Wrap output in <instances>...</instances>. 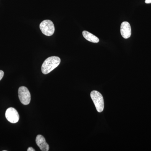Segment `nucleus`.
<instances>
[{
  "mask_svg": "<svg viewBox=\"0 0 151 151\" xmlns=\"http://www.w3.org/2000/svg\"><path fill=\"white\" fill-rule=\"evenodd\" d=\"M90 96L97 111L99 113L103 112L104 108V102L102 94L94 90L91 92Z\"/></svg>",
  "mask_w": 151,
  "mask_h": 151,
  "instance_id": "obj_2",
  "label": "nucleus"
},
{
  "mask_svg": "<svg viewBox=\"0 0 151 151\" xmlns=\"http://www.w3.org/2000/svg\"><path fill=\"white\" fill-rule=\"evenodd\" d=\"M27 151H35V150L34 149H33V148L32 147H29L28 148Z\"/></svg>",
  "mask_w": 151,
  "mask_h": 151,
  "instance_id": "obj_10",
  "label": "nucleus"
},
{
  "mask_svg": "<svg viewBox=\"0 0 151 151\" xmlns=\"http://www.w3.org/2000/svg\"><path fill=\"white\" fill-rule=\"evenodd\" d=\"M60 63V59L58 57H50L45 60L42 65V72L44 74H48L58 67Z\"/></svg>",
  "mask_w": 151,
  "mask_h": 151,
  "instance_id": "obj_1",
  "label": "nucleus"
},
{
  "mask_svg": "<svg viewBox=\"0 0 151 151\" xmlns=\"http://www.w3.org/2000/svg\"><path fill=\"white\" fill-rule=\"evenodd\" d=\"M121 33L124 38L128 39L132 35V29L130 24L128 22H122L121 26Z\"/></svg>",
  "mask_w": 151,
  "mask_h": 151,
  "instance_id": "obj_6",
  "label": "nucleus"
},
{
  "mask_svg": "<svg viewBox=\"0 0 151 151\" xmlns=\"http://www.w3.org/2000/svg\"><path fill=\"white\" fill-rule=\"evenodd\" d=\"M36 143L40 150L42 151H48L49 146L46 142L45 138L41 135H38L36 138Z\"/></svg>",
  "mask_w": 151,
  "mask_h": 151,
  "instance_id": "obj_7",
  "label": "nucleus"
},
{
  "mask_svg": "<svg viewBox=\"0 0 151 151\" xmlns=\"http://www.w3.org/2000/svg\"><path fill=\"white\" fill-rule=\"evenodd\" d=\"M4 76V72L3 70H0V81L1 80Z\"/></svg>",
  "mask_w": 151,
  "mask_h": 151,
  "instance_id": "obj_9",
  "label": "nucleus"
},
{
  "mask_svg": "<svg viewBox=\"0 0 151 151\" xmlns=\"http://www.w3.org/2000/svg\"><path fill=\"white\" fill-rule=\"evenodd\" d=\"M5 116L7 120L13 124L17 123L19 119V116L17 111L13 108H9L7 109Z\"/></svg>",
  "mask_w": 151,
  "mask_h": 151,
  "instance_id": "obj_5",
  "label": "nucleus"
},
{
  "mask_svg": "<svg viewBox=\"0 0 151 151\" xmlns=\"http://www.w3.org/2000/svg\"><path fill=\"white\" fill-rule=\"evenodd\" d=\"M40 28L44 35L50 36L54 34V25L53 22L50 20L43 21L40 24Z\"/></svg>",
  "mask_w": 151,
  "mask_h": 151,
  "instance_id": "obj_3",
  "label": "nucleus"
},
{
  "mask_svg": "<svg viewBox=\"0 0 151 151\" xmlns=\"http://www.w3.org/2000/svg\"><path fill=\"white\" fill-rule=\"evenodd\" d=\"M19 98L22 104L28 105L31 101V94L28 89L26 87L22 86L18 90Z\"/></svg>",
  "mask_w": 151,
  "mask_h": 151,
  "instance_id": "obj_4",
  "label": "nucleus"
},
{
  "mask_svg": "<svg viewBox=\"0 0 151 151\" xmlns=\"http://www.w3.org/2000/svg\"><path fill=\"white\" fill-rule=\"evenodd\" d=\"M146 4H151V0H146Z\"/></svg>",
  "mask_w": 151,
  "mask_h": 151,
  "instance_id": "obj_11",
  "label": "nucleus"
},
{
  "mask_svg": "<svg viewBox=\"0 0 151 151\" xmlns=\"http://www.w3.org/2000/svg\"><path fill=\"white\" fill-rule=\"evenodd\" d=\"M82 35L84 38L86 40L93 43H98L99 42V39L98 37L91 33L88 32L86 31H84L82 32Z\"/></svg>",
  "mask_w": 151,
  "mask_h": 151,
  "instance_id": "obj_8",
  "label": "nucleus"
}]
</instances>
